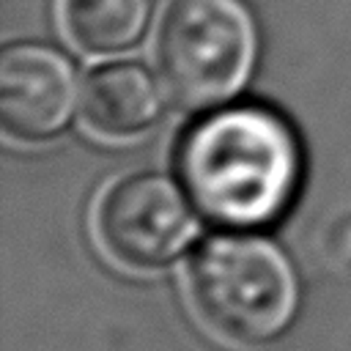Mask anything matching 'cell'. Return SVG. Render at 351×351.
<instances>
[{
	"label": "cell",
	"instance_id": "1",
	"mask_svg": "<svg viewBox=\"0 0 351 351\" xmlns=\"http://www.w3.org/2000/svg\"><path fill=\"white\" fill-rule=\"evenodd\" d=\"M178 178L206 219L263 228L285 214L299 189L302 145L269 107H217L181 137Z\"/></svg>",
	"mask_w": 351,
	"mask_h": 351
},
{
	"label": "cell",
	"instance_id": "2",
	"mask_svg": "<svg viewBox=\"0 0 351 351\" xmlns=\"http://www.w3.org/2000/svg\"><path fill=\"white\" fill-rule=\"evenodd\" d=\"M189 296L203 324L233 346L277 340L299 310V277L263 236H214L189 266Z\"/></svg>",
	"mask_w": 351,
	"mask_h": 351
},
{
	"label": "cell",
	"instance_id": "3",
	"mask_svg": "<svg viewBox=\"0 0 351 351\" xmlns=\"http://www.w3.org/2000/svg\"><path fill=\"white\" fill-rule=\"evenodd\" d=\"M258 60V25L244 0H173L156 36V69L184 110L230 101Z\"/></svg>",
	"mask_w": 351,
	"mask_h": 351
},
{
	"label": "cell",
	"instance_id": "4",
	"mask_svg": "<svg viewBox=\"0 0 351 351\" xmlns=\"http://www.w3.org/2000/svg\"><path fill=\"white\" fill-rule=\"evenodd\" d=\"M104 250L134 269L176 261L197 236V217L184 192L165 176H129L104 192L96 208Z\"/></svg>",
	"mask_w": 351,
	"mask_h": 351
},
{
	"label": "cell",
	"instance_id": "5",
	"mask_svg": "<svg viewBox=\"0 0 351 351\" xmlns=\"http://www.w3.org/2000/svg\"><path fill=\"white\" fill-rule=\"evenodd\" d=\"M77 80L69 58L47 44H11L0 55V123L16 140L60 134L74 112Z\"/></svg>",
	"mask_w": 351,
	"mask_h": 351
},
{
	"label": "cell",
	"instance_id": "6",
	"mask_svg": "<svg viewBox=\"0 0 351 351\" xmlns=\"http://www.w3.org/2000/svg\"><path fill=\"white\" fill-rule=\"evenodd\" d=\"M80 112L101 137H134L162 115V93L137 63H110L88 74L80 90Z\"/></svg>",
	"mask_w": 351,
	"mask_h": 351
},
{
	"label": "cell",
	"instance_id": "7",
	"mask_svg": "<svg viewBox=\"0 0 351 351\" xmlns=\"http://www.w3.org/2000/svg\"><path fill=\"white\" fill-rule=\"evenodd\" d=\"M151 0H60L66 36L85 52L129 49L148 27Z\"/></svg>",
	"mask_w": 351,
	"mask_h": 351
}]
</instances>
